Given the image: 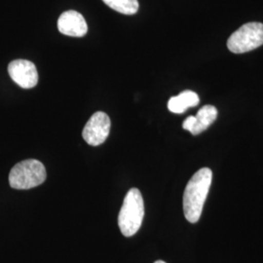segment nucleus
Listing matches in <instances>:
<instances>
[{"mask_svg": "<svg viewBox=\"0 0 263 263\" xmlns=\"http://www.w3.org/2000/svg\"><path fill=\"white\" fill-rule=\"evenodd\" d=\"M46 177V169L40 161L25 160L16 164L10 171L9 184L14 189H30L42 184Z\"/></svg>", "mask_w": 263, "mask_h": 263, "instance_id": "obj_3", "label": "nucleus"}, {"mask_svg": "<svg viewBox=\"0 0 263 263\" xmlns=\"http://www.w3.org/2000/svg\"><path fill=\"white\" fill-rule=\"evenodd\" d=\"M144 216V203L141 191L131 188L123 201L118 216V226L125 237L135 235L141 228Z\"/></svg>", "mask_w": 263, "mask_h": 263, "instance_id": "obj_2", "label": "nucleus"}, {"mask_svg": "<svg viewBox=\"0 0 263 263\" xmlns=\"http://www.w3.org/2000/svg\"><path fill=\"white\" fill-rule=\"evenodd\" d=\"M263 44V24L247 23L227 40V47L234 54L250 52Z\"/></svg>", "mask_w": 263, "mask_h": 263, "instance_id": "obj_4", "label": "nucleus"}, {"mask_svg": "<svg viewBox=\"0 0 263 263\" xmlns=\"http://www.w3.org/2000/svg\"><path fill=\"white\" fill-rule=\"evenodd\" d=\"M58 28L61 33L73 37H82L88 31L84 17L73 10L66 11L60 16L58 20Z\"/></svg>", "mask_w": 263, "mask_h": 263, "instance_id": "obj_7", "label": "nucleus"}, {"mask_svg": "<svg viewBox=\"0 0 263 263\" xmlns=\"http://www.w3.org/2000/svg\"><path fill=\"white\" fill-rule=\"evenodd\" d=\"M200 99L193 91H183L179 96L172 97L168 103V108L173 113L185 112L189 107H194L199 104Z\"/></svg>", "mask_w": 263, "mask_h": 263, "instance_id": "obj_9", "label": "nucleus"}, {"mask_svg": "<svg viewBox=\"0 0 263 263\" xmlns=\"http://www.w3.org/2000/svg\"><path fill=\"white\" fill-rule=\"evenodd\" d=\"M217 109L214 105H204L199 109L196 116H189L182 124V128L192 135H199L206 131L216 121Z\"/></svg>", "mask_w": 263, "mask_h": 263, "instance_id": "obj_8", "label": "nucleus"}, {"mask_svg": "<svg viewBox=\"0 0 263 263\" xmlns=\"http://www.w3.org/2000/svg\"><path fill=\"white\" fill-rule=\"evenodd\" d=\"M11 79L24 89H30L38 83V72L33 63L27 60H15L8 66Z\"/></svg>", "mask_w": 263, "mask_h": 263, "instance_id": "obj_6", "label": "nucleus"}, {"mask_svg": "<svg viewBox=\"0 0 263 263\" xmlns=\"http://www.w3.org/2000/svg\"><path fill=\"white\" fill-rule=\"evenodd\" d=\"M154 263H166L165 261H163V260H157V261H155Z\"/></svg>", "mask_w": 263, "mask_h": 263, "instance_id": "obj_11", "label": "nucleus"}, {"mask_svg": "<svg viewBox=\"0 0 263 263\" xmlns=\"http://www.w3.org/2000/svg\"><path fill=\"white\" fill-rule=\"evenodd\" d=\"M110 119L106 113L98 111L93 114L85 125L82 137L85 141L92 145L98 146L104 143L110 132Z\"/></svg>", "mask_w": 263, "mask_h": 263, "instance_id": "obj_5", "label": "nucleus"}, {"mask_svg": "<svg viewBox=\"0 0 263 263\" xmlns=\"http://www.w3.org/2000/svg\"><path fill=\"white\" fill-rule=\"evenodd\" d=\"M212 179V170L203 168L188 181L183 194V212L185 218L191 223H196L200 219Z\"/></svg>", "mask_w": 263, "mask_h": 263, "instance_id": "obj_1", "label": "nucleus"}, {"mask_svg": "<svg viewBox=\"0 0 263 263\" xmlns=\"http://www.w3.org/2000/svg\"><path fill=\"white\" fill-rule=\"evenodd\" d=\"M104 3L124 15H134L139 10L138 0H103Z\"/></svg>", "mask_w": 263, "mask_h": 263, "instance_id": "obj_10", "label": "nucleus"}]
</instances>
